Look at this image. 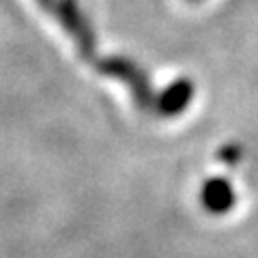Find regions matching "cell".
Wrapping results in <instances>:
<instances>
[{
  "label": "cell",
  "mask_w": 258,
  "mask_h": 258,
  "mask_svg": "<svg viewBox=\"0 0 258 258\" xmlns=\"http://www.w3.org/2000/svg\"><path fill=\"white\" fill-rule=\"evenodd\" d=\"M189 3H200V0H189Z\"/></svg>",
  "instance_id": "8992f818"
},
{
  "label": "cell",
  "mask_w": 258,
  "mask_h": 258,
  "mask_svg": "<svg viewBox=\"0 0 258 258\" xmlns=\"http://www.w3.org/2000/svg\"><path fill=\"white\" fill-rule=\"evenodd\" d=\"M194 82L187 78L174 80L172 84H168L166 88H161L157 93V101H155V114L161 118H170V116H179L181 112L187 110V106L194 99Z\"/></svg>",
  "instance_id": "3957f363"
},
{
  "label": "cell",
  "mask_w": 258,
  "mask_h": 258,
  "mask_svg": "<svg viewBox=\"0 0 258 258\" xmlns=\"http://www.w3.org/2000/svg\"><path fill=\"white\" fill-rule=\"evenodd\" d=\"M217 159L224 161V164H237V161L241 159V147H237V144H228V147H224L220 151Z\"/></svg>",
  "instance_id": "5b68a950"
},
{
  "label": "cell",
  "mask_w": 258,
  "mask_h": 258,
  "mask_svg": "<svg viewBox=\"0 0 258 258\" xmlns=\"http://www.w3.org/2000/svg\"><path fill=\"white\" fill-rule=\"evenodd\" d=\"M97 74L108 76L112 80H118L127 86L129 95L134 97V103L144 112L155 114V101L157 93L153 91V84L149 80V74L136 60L127 58V56H103L97 58L93 64Z\"/></svg>",
  "instance_id": "7a4b0ae2"
},
{
  "label": "cell",
  "mask_w": 258,
  "mask_h": 258,
  "mask_svg": "<svg viewBox=\"0 0 258 258\" xmlns=\"http://www.w3.org/2000/svg\"><path fill=\"white\" fill-rule=\"evenodd\" d=\"M52 20L60 24L67 37L74 41L78 54L86 62H97V37L88 22L86 13L80 7V0H35Z\"/></svg>",
  "instance_id": "6da1fadb"
},
{
  "label": "cell",
  "mask_w": 258,
  "mask_h": 258,
  "mask_svg": "<svg viewBox=\"0 0 258 258\" xmlns=\"http://www.w3.org/2000/svg\"><path fill=\"white\" fill-rule=\"evenodd\" d=\"M200 205L211 215H226L237 205V194L228 179L213 176V179H207L200 187Z\"/></svg>",
  "instance_id": "277c9868"
}]
</instances>
